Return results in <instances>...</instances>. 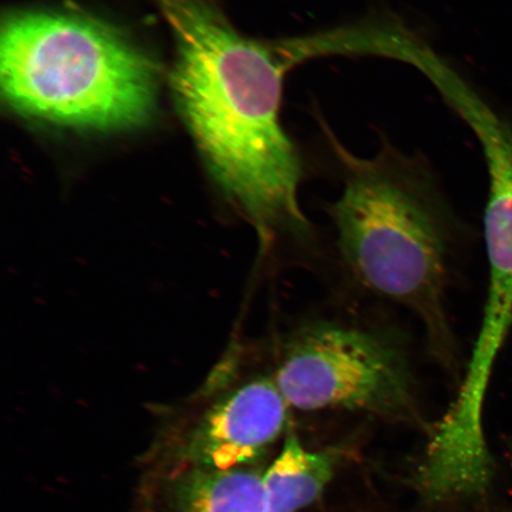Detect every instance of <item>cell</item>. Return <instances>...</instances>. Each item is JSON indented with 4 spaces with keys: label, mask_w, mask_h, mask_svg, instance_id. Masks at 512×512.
<instances>
[{
    "label": "cell",
    "mask_w": 512,
    "mask_h": 512,
    "mask_svg": "<svg viewBox=\"0 0 512 512\" xmlns=\"http://www.w3.org/2000/svg\"><path fill=\"white\" fill-rule=\"evenodd\" d=\"M4 98L19 113L87 130L143 125L156 106L157 69L94 17L21 11L2 29Z\"/></svg>",
    "instance_id": "3"
},
{
    "label": "cell",
    "mask_w": 512,
    "mask_h": 512,
    "mask_svg": "<svg viewBox=\"0 0 512 512\" xmlns=\"http://www.w3.org/2000/svg\"><path fill=\"white\" fill-rule=\"evenodd\" d=\"M489 287L482 325L467 364L463 392L473 399L488 395L499 354L512 326V164L489 174L484 216Z\"/></svg>",
    "instance_id": "6"
},
{
    "label": "cell",
    "mask_w": 512,
    "mask_h": 512,
    "mask_svg": "<svg viewBox=\"0 0 512 512\" xmlns=\"http://www.w3.org/2000/svg\"><path fill=\"white\" fill-rule=\"evenodd\" d=\"M328 137L343 170L330 213L344 264L369 291L412 311L435 356L450 363L446 230L424 165L389 144L357 157Z\"/></svg>",
    "instance_id": "2"
},
{
    "label": "cell",
    "mask_w": 512,
    "mask_h": 512,
    "mask_svg": "<svg viewBox=\"0 0 512 512\" xmlns=\"http://www.w3.org/2000/svg\"><path fill=\"white\" fill-rule=\"evenodd\" d=\"M290 406L273 377H256L211 402L185 439L191 469L227 471L261 457L281 434Z\"/></svg>",
    "instance_id": "5"
},
{
    "label": "cell",
    "mask_w": 512,
    "mask_h": 512,
    "mask_svg": "<svg viewBox=\"0 0 512 512\" xmlns=\"http://www.w3.org/2000/svg\"><path fill=\"white\" fill-rule=\"evenodd\" d=\"M334 475L330 454L311 452L296 434L288 435L283 450L262 475L270 512H298L318 499Z\"/></svg>",
    "instance_id": "7"
},
{
    "label": "cell",
    "mask_w": 512,
    "mask_h": 512,
    "mask_svg": "<svg viewBox=\"0 0 512 512\" xmlns=\"http://www.w3.org/2000/svg\"><path fill=\"white\" fill-rule=\"evenodd\" d=\"M153 2L174 32L172 88L211 175L262 240L305 234L303 159L280 121L285 76L305 62L299 37L242 36L214 0Z\"/></svg>",
    "instance_id": "1"
},
{
    "label": "cell",
    "mask_w": 512,
    "mask_h": 512,
    "mask_svg": "<svg viewBox=\"0 0 512 512\" xmlns=\"http://www.w3.org/2000/svg\"><path fill=\"white\" fill-rule=\"evenodd\" d=\"M291 408L347 409L409 419L415 386L405 351L376 332L335 323L306 326L272 376Z\"/></svg>",
    "instance_id": "4"
},
{
    "label": "cell",
    "mask_w": 512,
    "mask_h": 512,
    "mask_svg": "<svg viewBox=\"0 0 512 512\" xmlns=\"http://www.w3.org/2000/svg\"><path fill=\"white\" fill-rule=\"evenodd\" d=\"M177 512H270L259 471L191 469L179 480Z\"/></svg>",
    "instance_id": "8"
}]
</instances>
